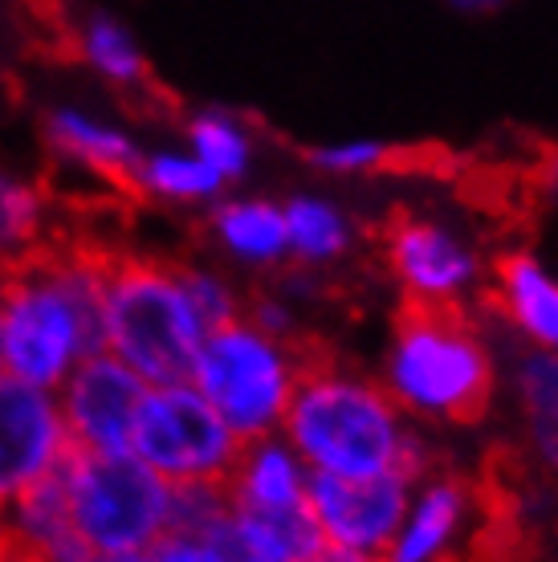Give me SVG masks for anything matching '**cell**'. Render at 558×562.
Returning <instances> with one entry per match:
<instances>
[{
	"label": "cell",
	"instance_id": "1",
	"mask_svg": "<svg viewBox=\"0 0 558 562\" xmlns=\"http://www.w3.org/2000/svg\"><path fill=\"white\" fill-rule=\"evenodd\" d=\"M281 440L310 473L326 477L404 473L408 481H424L433 473V452L404 432L395 400L379 383L355 375L319 338H310L302 380L281 420Z\"/></svg>",
	"mask_w": 558,
	"mask_h": 562
},
{
	"label": "cell",
	"instance_id": "2",
	"mask_svg": "<svg viewBox=\"0 0 558 562\" xmlns=\"http://www.w3.org/2000/svg\"><path fill=\"white\" fill-rule=\"evenodd\" d=\"M107 249L49 245L0 273V375L57 392L94 351Z\"/></svg>",
	"mask_w": 558,
	"mask_h": 562
},
{
	"label": "cell",
	"instance_id": "3",
	"mask_svg": "<svg viewBox=\"0 0 558 562\" xmlns=\"http://www.w3.org/2000/svg\"><path fill=\"white\" fill-rule=\"evenodd\" d=\"M395 408L481 424L493 404V355L465 302L404 294L391 318L388 387Z\"/></svg>",
	"mask_w": 558,
	"mask_h": 562
},
{
	"label": "cell",
	"instance_id": "4",
	"mask_svg": "<svg viewBox=\"0 0 558 562\" xmlns=\"http://www.w3.org/2000/svg\"><path fill=\"white\" fill-rule=\"evenodd\" d=\"M204 323L180 281V257L111 254L98 306V342L147 387L183 383L204 342Z\"/></svg>",
	"mask_w": 558,
	"mask_h": 562
},
{
	"label": "cell",
	"instance_id": "5",
	"mask_svg": "<svg viewBox=\"0 0 558 562\" xmlns=\"http://www.w3.org/2000/svg\"><path fill=\"white\" fill-rule=\"evenodd\" d=\"M306 351L310 335L286 342L257 330L249 318H237L204 335L188 383L241 445H253L266 436H281V420L298 392Z\"/></svg>",
	"mask_w": 558,
	"mask_h": 562
},
{
	"label": "cell",
	"instance_id": "6",
	"mask_svg": "<svg viewBox=\"0 0 558 562\" xmlns=\"http://www.w3.org/2000/svg\"><path fill=\"white\" fill-rule=\"evenodd\" d=\"M57 481L86 559L147 554L171 530V485L131 452H74Z\"/></svg>",
	"mask_w": 558,
	"mask_h": 562
},
{
	"label": "cell",
	"instance_id": "7",
	"mask_svg": "<svg viewBox=\"0 0 558 562\" xmlns=\"http://www.w3.org/2000/svg\"><path fill=\"white\" fill-rule=\"evenodd\" d=\"M237 452L241 440L224 428V420L188 380L147 387L131 432V457L147 464L159 481H168L171 490H192V485L224 490Z\"/></svg>",
	"mask_w": 558,
	"mask_h": 562
},
{
	"label": "cell",
	"instance_id": "8",
	"mask_svg": "<svg viewBox=\"0 0 558 562\" xmlns=\"http://www.w3.org/2000/svg\"><path fill=\"white\" fill-rule=\"evenodd\" d=\"M416 481L404 473L383 477H326L310 473L306 509L319 526L331 554H347L359 562H388V550L408 518V493Z\"/></svg>",
	"mask_w": 558,
	"mask_h": 562
},
{
	"label": "cell",
	"instance_id": "9",
	"mask_svg": "<svg viewBox=\"0 0 558 562\" xmlns=\"http://www.w3.org/2000/svg\"><path fill=\"white\" fill-rule=\"evenodd\" d=\"M143 395H147V383L114 355L94 351L90 359H82L70 371V380L54 392L74 452H94V457L131 452Z\"/></svg>",
	"mask_w": 558,
	"mask_h": 562
},
{
	"label": "cell",
	"instance_id": "10",
	"mask_svg": "<svg viewBox=\"0 0 558 562\" xmlns=\"http://www.w3.org/2000/svg\"><path fill=\"white\" fill-rule=\"evenodd\" d=\"M70 457L74 445L54 392L0 375V509L54 481Z\"/></svg>",
	"mask_w": 558,
	"mask_h": 562
},
{
	"label": "cell",
	"instance_id": "11",
	"mask_svg": "<svg viewBox=\"0 0 558 562\" xmlns=\"http://www.w3.org/2000/svg\"><path fill=\"white\" fill-rule=\"evenodd\" d=\"M371 233H376V245L383 254V266L391 278H400L404 294L461 302V290L473 285L477 257L433 221L391 209Z\"/></svg>",
	"mask_w": 558,
	"mask_h": 562
},
{
	"label": "cell",
	"instance_id": "12",
	"mask_svg": "<svg viewBox=\"0 0 558 562\" xmlns=\"http://www.w3.org/2000/svg\"><path fill=\"white\" fill-rule=\"evenodd\" d=\"M37 131H42L45 151L54 155L62 168L78 171L86 180L119 183V188H126L143 155L135 131L119 123L114 114L90 106V102H49L37 119Z\"/></svg>",
	"mask_w": 558,
	"mask_h": 562
},
{
	"label": "cell",
	"instance_id": "13",
	"mask_svg": "<svg viewBox=\"0 0 558 562\" xmlns=\"http://www.w3.org/2000/svg\"><path fill=\"white\" fill-rule=\"evenodd\" d=\"M481 302L498 310L534 347L558 355V281L526 249H502L489 261Z\"/></svg>",
	"mask_w": 558,
	"mask_h": 562
},
{
	"label": "cell",
	"instance_id": "14",
	"mask_svg": "<svg viewBox=\"0 0 558 562\" xmlns=\"http://www.w3.org/2000/svg\"><path fill=\"white\" fill-rule=\"evenodd\" d=\"M469 514H473V481L448 469H433L424 477L416 506H408L388 562H440L445 554H453V542Z\"/></svg>",
	"mask_w": 558,
	"mask_h": 562
},
{
	"label": "cell",
	"instance_id": "15",
	"mask_svg": "<svg viewBox=\"0 0 558 562\" xmlns=\"http://www.w3.org/2000/svg\"><path fill=\"white\" fill-rule=\"evenodd\" d=\"M306 481L310 469L298 461V452L281 436H266L241 445L237 464L224 481V497L245 514H286L306 506Z\"/></svg>",
	"mask_w": 558,
	"mask_h": 562
},
{
	"label": "cell",
	"instance_id": "16",
	"mask_svg": "<svg viewBox=\"0 0 558 562\" xmlns=\"http://www.w3.org/2000/svg\"><path fill=\"white\" fill-rule=\"evenodd\" d=\"M212 249L245 269H278L290 261L286 212L266 196H221L204 216Z\"/></svg>",
	"mask_w": 558,
	"mask_h": 562
},
{
	"label": "cell",
	"instance_id": "17",
	"mask_svg": "<svg viewBox=\"0 0 558 562\" xmlns=\"http://www.w3.org/2000/svg\"><path fill=\"white\" fill-rule=\"evenodd\" d=\"M70 57L90 78H98L111 90H123V94H135L152 82V61H147L140 33L119 13H107V9H94V13L74 21Z\"/></svg>",
	"mask_w": 558,
	"mask_h": 562
},
{
	"label": "cell",
	"instance_id": "18",
	"mask_svg": "<svg viewBox=\"0 0 558 562\" xmlns=\"http://www.w3.org/2000/svg\"><path fill=\"white\" fill-rule=\"evenodd\" d=\"M54 245V196L37 176L0 159V273Z\"/></svg>",
	"mask_w": 558,
	"mask_h": 562
},
{
	"label": "cell",
	"instance_id": "19",
	"mask_svg": "<svg viewBox=\"0 0 558 562\" xmlns=\"http://www.w3.org/2000/svg\"><path fill=\"white\" fill-rule=\"evenodd\" d=\"M0 542L29 554L37 562H82V547L74 538L70 509L62 481H45L37 490L21 493L16 502L0 509Z\"/></svg>",
	"mask_w": 558,
	"mask_h": 562
},
{
	"label": "cell",
	"instance_id": "20",
	"mask_svg": "<svg viewBox=\"0 0 558 562\" xmlns=\"http://www.w3.org/2000/svg\"><path fill=\"white\" fill-rule=\"evenodd\" d=\"M126 192L159 209H212L224 196V183L183 143H164V147H143Z\"/></svg>",
	"mask_w": 558,
	"mask_h": 562
},
{
	"label": "cell",
	"instance_id": "21",
	"mask_svg": "<svg viewBox=\"0 0 558 562\" xmlns=\"http://www.w3.org/2000/svg\"><path fill=\"white\" fill-rule=\"evenodd\" d=\"M183 147L228 188L249 171L257 143H253V127L237 111L224 106H204L183 119Z\"/></svg>",
	"mask_w": 558,
	"mask_h": 562
},
{
	"label": "cell",
	"instance_id": "22",
	"mask_svg": "<svg viewBox=\"0 0 558 562\" xmlns=\"http://www.w3.org/2000/svg\"><path fill=\"white\" fill-rule=\"evenodd\" d=\"M517 404L538 461L558 473V355L526 351L517 359Z\"/></svg>",
	"mask_w": 558,
	"mask_h": 562
},
{
	"label": "cell",
	"instance_id": "23",
	"mask_svg": "<svg viewBox=\"0 0 558 562\" xmlns=\"http://www.w3.org/2000/svg\"><path fill=\"white\" fill-rule=\"evenodd\" d=\"M286 212V240H290V261L302 269L331 266L350 249V228L335 204L319 196H293L281 204Z\"/></svg>",
	"mask_w": 558,
	"mask_h": 562
},
{
	"label": "cell",
	"instance_id": "24",
	"mask_svg": "<svg viewBox=\"0 0 558 562\" xmlns=\"http://www.w3.org/2000/svg\"><path fill=\"white\" fill-rule=\"evenodd\" d=\"M180 281H183V290H188L192 310L200 314V323H204V330H216V326H228V323H237V318H245V294L224 278L221 269L180 257Z\"/></svg>",
	"mask_w": 558,
	"mask_h": 562
},
{
	"label": "cell",
	"instance_id": "25",
	"mask_svg": "<svg viewBox=\"0 0 558 562\" xmlns=\"http://www.w3.org/2000/svg\"><path fill=\"white\" fill-rule=\"evenodd\" d=\"M0 562H37V559H29V554H21V550H13L9 542H0Z\"/></svg>",
	"mask_w": 558,
	"mask_h": 562
},
{
	"label": "cell",
	"instance_id": "26",
	"mask_svg": "<svg viewBox=\"0 0 558 562\" xmlns=\"http://www.w3.org/2000/svg\"><path fill=\"white\" fill-rule=\"evenodd\" d=\"M94 562H152V554H119V559H94Z\"/></svg>",
	"mask_w": 558,
	"mask_h": 562
},
{
	"label": "cell",
	"instance_id": "27",
	"mask_svg": "<svg viewBox=\"0 0 558 562\" xmlns=\"http://www.w3.org/2000/svg\"><path fill=\"white\" fill-rule=\"evenodd\" d=\"M319 562H359V559H347V554H331V550H326Z\"/></svg>",
	"mask_w": 558,
	"mask_h": 562
},
{
	"label": "cell",
	"instance_id": "28",
	"mask_svg": "<svg viewBox=\"0 0 558 562\" xmlns=\"http://www.w3.org/2000/svg\"><path fill=\"white\" fill-rule=\"evenodd\" d=\"M82 562H94V559H82Z\"/></svg>",
	"mask_w": 558,
	"mask_h": 562
}]
</instances>
